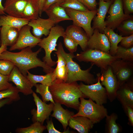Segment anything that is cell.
I'll return each mask as SVG.
<instances>
[{
	"label": "cell",
	"instance_id": "cell-45",
	"mask_svg": "<svg viewBox=\"0 0 133 133\" xmlns=\"http://www.w3.org/2000/svg\"><path fill=\"white\" fill-rule=\"evenodd\" d=\"M128 117V124L132 126H133V108L127 106L123 108Z\"/></svg>",
	"mask_w": 133,
	"mask_h": 133
},
{
	"label": "cell",
	"instance_id": "cell-1",
	"mask_svg": "<svg viewBox=\"0 0 133 133\" xmlns=\"http://www.w3.org/2000/svg\"><path fill=\"white\" fill-rule=\"evenodd\" d=\"M32 48V47H28L17 52L7 50L0 54V60H7L11 61L26 76L30 69L37 67H42L46 74L52 72L54 68L48 66L37 57L42 48H41L35 52L33 51Z\"/></svg>",
	"mask_w": 133,
	"mask_h": 133
},
{
	"label": "cell",
	"instance_id": "cell-35",
	"mask_svg": "<svg viewBox=\"0 0 133 133\" xmlns=\"http://www.w3.org/2000/svg\"><path fill=\"white\" fill-rule=\"evenodd\" d=\"M123 34L130 35L133 34V20L130 18L123 21L117 27Z\"/></svg>",
	"mask_w": 133,
	"mask_h": 133
},
{
	"label": "cell",
	"instance_id": "cell-16",
	"mask_svg": "<svg viewBox=\"0 0 133 133\" xmlns=\"http://www.w3.org/2000/svg\"><path fill=\"white\" fill-rule=\"evenodd\" d=\"M87 47L88 49L99 50L109 53L110 45L105 34L100 33L98 30L95 29L89 38Z\"/></svg>",
	"mask_w": 133,
	"mask_h": 133
},
{
	"label": "cell",
	"instance_id": "cell-32",
	"mask_svg": "<svg viewBox=\"0 0 133 133\" xmlns=\"http://www.w3.org/2000/svg\"><path fill=\"white\" fill-rule=\"evenodd\" d=\"M34 86L36 87V92L41 96L43 101L46 103L50 101L51 102L54 103L55 102L50 90L49 86L41 84H36Z\"/></svg>",
	"mask_w": 133,
	"mask_h": 133
},
{
	"label": "cell",
	"instance_id": "cell-18",
	"mask_svg": "<svg viewBox=\"0 0 133 133\" xmlns=\"http://www.w3.org/2000/svg\"><path fill=\"white\" fill-rule=\"evenodd\" d=\"M112 0L107 1L99 0V7L97 10V15L93 18L92 28L94 30L97 29L101 33H103L106 27L105 19L109 8L112 3Z\"/></svg>",
	"mask_w": 133,
	"mask_h": 133
},
{
	"label": "cell",
	"instance_id": "cell-19",
	"mask_svg": "<svg viewBox=\"0 0 133 133\" xmlns=\"http://www.w3.org/2000/svg\"><path fill=\"white\" fill-rule=\"evenodd\" d=\"M65 33L76 42L83 51L88 48L89 38L82 28L73 24L70 25L66 28Z\"/></svg>",
	"mask_w": 133,
	"mask_h": 133
},
{
	"label": "cell",
	"instance_id": "cell-4",
	"mask_svg": "<svg viewBox=\"0 0 133 133\" xmlns=\"http://www.w3.org/2000/svg\"><path fill=\"white\" fill-rule=\"evenodd\" d=\"M65 34L63 27L58 25H56L51 28L48 36L42 39L38 44L45 50V55L43 60L48 66L52 67L57 64V61H53L52 59L51 54L53 51L57 50L56 47L59 38L61 36L63 37Z\"/></svg>",
	"mask_w": 133,
	"mask_h": 133
},
{
	"label": "cell",
	"instance_id": "cell-22",
	"mask_svg": "<svg viewBox=\"0 0 133 133\" xmlns=\"http://www.w3.org/2000/svg\"><path fill=\"white\" fill-rule=\"evenodd\" d=\"M52 111L50 116L55 117L61 124L64 130L66 129L69 120L75 114L74 112L64 109L61 104L56 102L54 103Z\"/></svg>",
	"mask_w": 133,
	"mask_h": 133
},
{
	"label": "cell",
	"instance_id": "cell-10",
	"mask_svg": "<svg viewBox=\"0 0 133 133\" xmlns=\"http://www.w3.org/2000/svg\"><path fill=\"white\" fill-rule=\"evenodd\" d=\"M100 80L101 85L105 87L108 99L112 102L116 98V92L120 86L110 66L101 70Z\"/></svg>",
	"mask_w": 133,
	"mask_h": 133
},
{
	"label": "cell",
	"instance_id": "cell-41",
	"mask_svg": "<svg viewBox=\"0 0 133 133\" xmlns=\"http://www.w3.org/2000/svg\"><path fill=\"white\" fill-rule=\"evenodd\" d=\"M120 42L121 46L126 48H129L133 45V34L123 37Z\"/></svg>",
	"mask_w": 133,
	"mask_h": 133
},
{
	"label": "cell",
	"instance_id": "cell-29",
	"mask_svg": "<svg viewBox=\"0 0 133 133\" xmlns=\"http://www.w3.org/2000/svg\"><path fill=\"white\" fill-rule=\"evenodd\" d=\"M105 132L107 133H118L121 131V128L116 123L118 116L115 113H113L110 115L106 117Z\"/></svg>",
	"mask_w": 133,
	"mask_h": 133
},
{
	"label": "cell",
	"instance_id": "cell-14",
	"mask_svg": "<svg viewBox=\"0 0 133 133\" xmlns=\"http://www.w3.org/2000/svg\"><path fill=\"white\" fill-rule=\"evenodd\" d=\"M8 80L14 83L19 92L26 96L32 94L34 86L15 66L8 75Z\"/></svg>",
	"mask_w": 133,
	"mask_h": 133
},
{
	"label": "cell",
	"instance_id": "cell-7",
	"mask_svg": "<svg viewBox=\"0 0 133 133\" xmlns=\"http://www.w3.org/2000/svg\"><path fill=\"white\" fill-rule=\"evenodd\" d=\"M65 9L73 21V24L83 28L89 38L94 31L91 26V22L97 14V10L83 11L68 8Z\"/></svg>",
	"mask_w": 133,
	"mask_h": 133
},
{
	"label": "cell",
	"instance_id": "cell-50",
	"mask_svg": "<svg viewBox=\"0 0 133 133\" xmlns=\"http://www.w3.org/2000/svg\"><path fill=\"white\" fill-rule=\"evenodd\" d=\"M7 46L4 45H1L0 47V55L3 52L7 50Z\"/></svg>",
	"mask_w": 133,
	"mask_h": 133
},
{
	"label": "cell",
	"instance_id": "cell-36",
	"mask_svg": "<svg viewBox=\"0 0 133 133\" xmlns=\"http://www.w3.org/2000/svg\"><path fill=\"white\" fill-rule=\"evenodd\" d=\"M15 66L14 64L9 60H0V73L8 76Z\"/></svg>",
	"mask_w": 133,
	"mask_h": 133
},
{
	"label": "cell",
	"instance_id": "cell-30",
	"mask_svg": "<svg viewBox=\"0 0 133 133\" xmlns=\"http://www.w3.org/2000/svg\"><path fill=\"white\" fill-rule=\"evenodd\" d=\"M56 3L65 9L83 11L89 10L78 0H60Z\"/></svg>",
	"mask_w": 133,
	"mask_h": 133
},
{
	"label": "cell",
	"instance_id": "cell-26",
	"mask_svg": "<svg viewBox=\"0 0 133 133\" xmlns=\"http://www.w3.org/2000/svg\"><path fill=\"white\" fill-rule=\"evenodd\" d=\"M39 0H30L23 11L22 18L30 20L37 19L39 16Z\"/></svg>",
	"mask_w": 133,
	"mask_h": 133
},
{
	"label": "cell",
	"instance_id": "cell-11",
	"mask_svg": "<svg viewBox=\"0 0 133 133\" xmlns=\"http://www.w3.org/2000/svg\"><path fill=\"white\" fill-rule=\"evenodd\" d=\"M31 27L28 24L23 27L19 31L15 43L11 46L10 51L20 50L28 47L32 48L38 45L41 39L36 37L31 32Z\"/></svg>",
	"mask_w": 133,
	"mask_h": 133
},
{
	"label": "cell",
	"instance_id": "cell-51",
	"mask_svg": "<svg viewBox=\"0 0 133 133\" xmlns=\"http://www.w3.org/2000/svg\"><path fill=\"white\" fill-rule=\"evenodd\" d=\"M104 0H104H107V1H108L110 0Z\"/></svg>",
	"mask_w": 133,
	"mask_h": 133
},
{
	"label": "cell",
	"instance_id": "cell-31",
	"mask_svg": "<svg viewBox=\"0 0 133 133\" xmlns=\"http://www.w3.org/2000/svg\"><path fill=\"white\" fill-rule=\"evenodd\" d=\"M46 129V126L36 121L28 127L17 128L16 132L17 133H42Z\"/></svg>",
	"mask_w": 133,
	"mask_h": 133
},
{
	"label": "cell",
	"instance_id": "cell-38",
	"mask_svg": "<svg viewBox=\"0 0 133 133\" xmlns=\"http://www.w3.org/2000/svg\"><path fill=\"white\" fill-rule=\"evenodd\" d=\"M55 53L57 55L58 60L57 61V66L55 69H54L53 72V77L54 81L56 79L58 69L62 66L66 65V61L60 51L57 50Z\"/></svg>",
	"mask_w": 133,
	"mask_h": 133
},
{
	"label": "cell",
	"instance_id": "cell-46",
	"mask_svg": "<svg viewBox=\"0 0 133 133\" xmlns=\"http://www.w3.org/2000/svg\"><path fill=\"white\" fill-rule=\"evenodd\" d=\"M60 0H44L42 10V13L47 9L51 5Z\"/></svg>",
	"mask_w": 133,
	"mask_h": 133
},
{
	"label": "cell",
	"instance_id": "cell-44",
	"mask_svg": "<svg viewBox=\"0 0 133 133\" xmlns=\"http://www.w3.org/2000/svg\"><path fill=\"white\" fill-rule=\"evenodd\" d=\"M47 125L46 126L49 133H65L56 129L54 127L51 118L46 120Z\"/></svg>",
	"mask_w": 133,
	"mask_h": 133
},
{
	"label": "cell",
	"instance_id": "cell-24",
	"mask_svg": "<svg viewBox=\"0 0 133 133\" xmlns=\"http://www.w3.org/2000/svg\"><path fill=\"white\" fill-rule=\"evenodd\" d=\"M49 18L56 24L65 20H71L66 14L65 9L56 3L51 5L45 12Z\"/></svg>",
	"mask_w": 133,
	"mask_h": 133
},
{
	"label": "cell",
	"instance_id": "cell-15",
	"mask_svg": "<svg viewBox=\"0 0 133 133\" xmlns=\"http://www.w3.org/2000/svg\"><path fill=\"white\" fill-rule=\"evenodd\" d=\"M56 24L48 18L44 19L39 17L37 19L30 20L28 25L32 28L33 35L40 38L43 35H48L51 28Z\"/></svg>",
	"mask_w": 133,
	"mask_h": 133
},
{
	"label": "cell",
	"instance_id": "cell-5",
	"mask_svg": "<svg viewBox=\"0 0 133 133\" xmlns=\"http://www.w3.org/2000/svg\"><path fill=\"white\" fill-rule=\"evenodd\" d=\"M80 101L78 112L72 116H81L90 119L94 124L100 122L108 115L106 108L103 105H99L89 98H80Z\"/></svg>",
	"mask_w": 133,
	"mask_h": 133
},
{
	"label": "cell",
	"instance_id": "cell-27",
	"mask_svg": "<svg viewBox=\"0 0 133 133\" xmlns=\"http://www.w3.org/2000/svg\"><path fill=\"white\" fill-rule=\"evenodd\" d=\"M104 33L107 37L110 44L109 54L114 56L118 48V45L123 37L122 35H119L117 33H115L113 29L107 27L105 28Z\"/></svg>",
	"mask_w": 133,
	"mask_h": 133
},
{
	"label": "cell",
	"instance_id": "cell-8",
	"mask_svg": "<svg viewBox=\"0 0 133 133\" xmlns=\"http://www.w3.org/2000/svg\"><path fill=\"white\" fill-rule=\"evenodd\" d=\"M100 73L97 74V81L95 83L86 85L81 82L79 87L86 98L91 99L99 105H102L107 103L108 98L106 89L100 83Z\"/></svg>",
	"mask_w": 133,
	"mask_h": 133
},
{
	"label": "cell",
	"instance_id": "cell-17",
	"mask_svg": "<svg viewBox=\"0 0 133 133\" xmlns=\"http://www.w3.org/2000/svg\"><path fill=\"white\" fill-rule=\"evenodd\" d=\"M129 80L120 86L116 92V98L123 108L127 106L133 108V82Z\"/></svg>",
	"mask_w": 133,
	"mask_h": 133
},
{
	"label": "cell",
	"instance_id": "cell-9",
	"mask_svg": "<svg viewBox=\"0 0 133 133\" xmlns=\"http://www.w3.org/2000/svg\"><path fill=\"white\" fill-rule=\"evenodd\" d=\"M107 13L109 15L105 21L106 27L113 30L123 21L131 17L130 15L124 13L122 0H115L111 5Z\"/></svg>",
	"mask_w": 133,
	"mask_h": 133
},
{
	"label": "cell",
	"instance_id": "cell-43",
	"mask_svg": "<svg viewBox=\"0 0 133 133\" xmlns=\"http://www.w3.org/2000/svg\"><path fill=\"white\" fill-rule=\"evenodd\" d=\"M124 4L125 14L130 15L133 13V0H123Z\"/></svg>",
	"mask_w": 133,
	"mask_h": 133
},
{
	"label": "cell",
	"instance_id": "cell-23",
	"mask_svg": "<svg viewBox=\"0 0 133 133\" xmlns=\"http://www.w3.org/2000/svg\"><path fill=\"white\" fill-rule=\"evenodd\" d=\"M0 44L10 47L14 45L17 39L19 30L17 28L7 26L0 28Z\"/></svg>",
	"mask_w": 133,
	"mask_h": 133
},
{
	"label": "cell",
	"instance_id": "cell-47",
	"mask_svg": "<svg viewBox=\"0 0 133 133\" xmlns=\"http://www.w3.org/2000/svg\"><path fill=\"white\" fill-rule=\"evenodd\" d=\"M13 101L10 99L6 98L0 100V108L5 105L9 104Z\"/></svg>",
	"mask_w": 133,
	"mask_h": 133
},
{
	"label": "cell",
	"instance_id": "cell-2",
	"mask_svg": "<svg viewBox=\"0 0 133 133\" xmlns=\"http://www.w3.org/2000/svg\"><path fill=\"white\" fill-rule=\"evenodd\" d=\"M49 89L55 102L78 111L80 103L79 99L86 98L80 90L77 82L68 83L56 79Z\"/></svg>",
	"mask_w": 133,
	"mask_h": 133
},
{
	"label": "cell",
	"instance_id": "cell-21",
	"mask_svg": "<svg viewBox=\"0 0 133 133\" xmlns=\"http://www.w3.org/2000/svg\"><path fill=\"white\" fill-rule=\"evenodd\" d=\"M94 124L89 118L83 116L72 117L69 120L68 125L80 133H88L92 129Z\"/></svg>",
	"mask_w": 133,
	"mask_h": 133
},
{
	"label": "cell",
	"instance_id": "cell-25",
	"mask_svg": "<svg viewBox=\"0 0 133 133\" xmlns=\"http://www.w3.org/2000/svg\"><path fill=\"white\" fill-rule=\"evenodd\" d=\"M30 20L8 15H0V27L7 26L14 28L19 31L23 27L27 25Z\"/></svg>",
	"mask_w": 133,
	"mask_h": 133
},
{
	"label": "cell",
	"instance_id": "cell-39",
	"mask_svg": "<svg viewBox=\"0 0 133 133\" xmlns=\"http://www.w3.org/2000/svg\"><path fill=\"white\" fill-rule=\"evenodd\" d=\"M8 76L0 73V91L9 89L13 86L9 82Z\"/></svg>",
	"mask_w": 133,
	"mask_h": 133
},
{
	"label": "cell",
	"instance_id": "cell-40",
	"mask_svg": "<svg viewBox=\"0 0 133 133\" xmlns=\"http://www.w3.org/2000/svg\"><path fill=\"white\" fill-rule=\"evenodd\" d=\"M67 74L68 69L66 65L62 66L58 70L56 79L66 82L67 78Z\"/></svg>",
	"mask_w": 133,
	"mask_h": 133
},
{
	"label": "cell",
	"instance_id": "cell-49",
	"mask_svg": "<svg viewBox=\"0 0 133 133\" xmlns=\"http://www.w3.org/2000/svg\"><path fill=\"white\" fill-rule=\"evenodd\" d=\"M2 0H0V15H5V13L4 12V7L2 4Z\"/></svg>",
	"mask_w": 133,
	"mask_h": 133
},
{
	"label": "cell",
	"instance_id": "cell-28",
	"mask_svg": "<svg viewBox=\"0 0 133 133\" xmlns=\"http://www.w3.org/2000/svg\"><path fill=\"white\" fill-rule=\"evenodd\" d=\"M53 72L46 74L45 75H39L32 74L28 71L26 77L34 86L38 83L49 86L54 81Z\"/></svg>",
	"mask_w": 133,
	"mask_h": 133
},
{
	"label": "cell",
	"instance_id": "cell-37",
	"mask_svg": "<svg viewBox=\"0 0 133 133\" xmlns=\"http://www.w3.org/2000/svg\"><path fill=\"white\" fill-rule=\"evenodd\" d=\"M63 38L64 45L70 52L73 53L76 52L78 45V43L71 37L66 34Z\"/></svg>",
	"mask_w": 133,
	"mask_h": 133
},
{
	"label": "cell",
	"instance_id": "cell-12",
	"mask_svg": "<svg viewBox=\"0 0 133 133\" xmlns=\"http://www.w3.org/2000/svg\"><path fill=\"white\" fill-rule=\"evenodd\" d=\"M32 95L37 107L36 109H34L31 111L32 115V121L33 122L37 121L43 124L45 120L49 119L53 110L54 103L51 102L49 104H47L33 91Z\"/></svg>",
	"mask_w": 133,
	"mask_h": 133
},
{
	"label": "cell",
	"instance_id": "cell-3",
	"mask_svg": "<svg viewBox=\"0 0 133 133\" xmlns=\"http://www.w3.org/2000/svg\"><path fill=\"white\" fill-rule=\"evenodd\" d=\"M57 49L60 51L66 62L68 69V74L66 82L71 83L81 81L87 85H90L97 82V78L96 79L94 75L90 73L93 65L92 64L87 69L83 70L79 65L73 60V58L75 57L73 53L66 52L61 42L59 43Z\"/></svg>",
	"mask_w": 133,
	"mask_h": 133
},
{
	"label": "cell",
	"instance_id": "cell-13",
	"mask_svg": "<svg viewBox=\"0 0 133 133\" xmlns=\"http://www.w3.org/2000/svg\"><path fill=\"white\" fill-rule=\"evenodd\" d=\"M110 66L119 86L129 80L133 74V62L117 59Z\"/></svg>",
	"mask_w": 133,
	"mask_h": 133
},
{
	"label": "cell",
	"instance_id": "cell-42",
	"mask_svg": "<svg viewBox=\"0 0 133 133\" xmlns=\"http://www.w3.org/2000/svg\"><path fill=\"white\" fill-rule=\"evenodd\" d=\"M90 10H97L96 0H78Z\"/></svg>",
	"mask_w": 133,
	"mask_h": 133
},
{
	"label": "cell",
	"instance_id": "cell-34",
	"mask_svg": "<svg viewBox=\"0 0 133 133\" xmlns=\"http://www.w3.org/2000/svg\"><path fill=\"white\" fill-rule=\"evenodd\" d=\"M19 91L16 86H13L8 89L0 91V100L8 98L13 101H17L20 99Z\"/></svg>",
	"mask_w": 133,
	"mask_h": 133
},
{
	"label": "cell",
	"instance_id": "cell-20",
	"mask_svg": "<svg viewBox=\"0 0 133 133\" xmlns=\"http://www.w3.org/2000/svg\"><path fill=\"white\" fill-rule=\"evenodd\" d=\"M30 0H6L4 4V12L8 15L22 18L24 9Z\"/></svg>",
	"mask_w": 133,
	"mask_h": 133
},
{
	"label": "cell",
	"instance_id": "cell-6",
	"mask_svg": "<svg viewBox=\"0 0 133 133\" xmlns=\"http://www.w3.org/2000/svg\"><path fill=\"white\" fill-rule=\"evenodd\" d=\"M80 62H90L101 68L106 69L117 58L109 53L95 49L87 48L80 53H77L75 57Z\"/></svg>",
	"mask_w": 133,
	"mask_h": 133
},
{
	"label": "cell",
	"instance_id": "cell-48",
	"mask_svg": "<svg viewBox=\"0 0 133 133\" xmlns=\"http://www.w3.org/2000/svg\"><path fill=\"white\" fill-rule=\"evenodd\" d=\"M44 0H39V16H41L42 12V9L43 5Z\"/></svg>",
	"mask_w": 133,
	"mask_h": 133
},
{
	"label": "cell",
	"instance_id": "cell-33",
	"mask_svg": "<svg viewBox=\"0 0 133 133\" xmlns=\"http://www.w3.org/2000/svg\"><path fill=\"white\" fill-rule=\"evenodd\" d=\"M114 56L117 59L133 62V47L127 48L121 46H118L116 54Z\"/></svg>",
	"mask_w": 133,
	"mask_h": 133
}]
</instances>
